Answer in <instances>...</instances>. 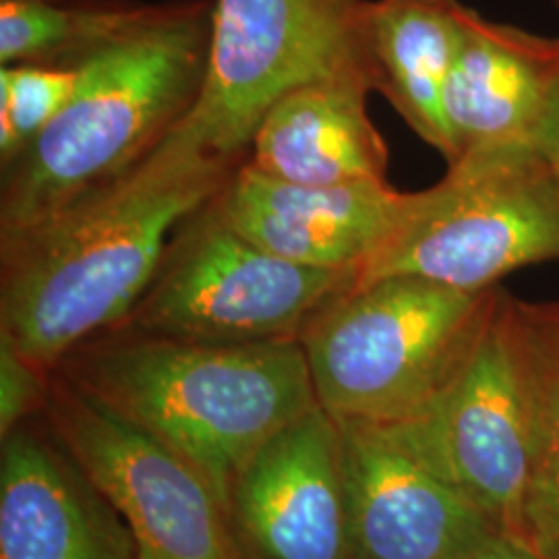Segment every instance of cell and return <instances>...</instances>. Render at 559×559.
Here are the masks:
<instances>
[{"mask_svg":"<svg viewBox=\"0 0 559 559\" xmlns=\"http://www.w3.org/2000/svg\"><path fill=\"white\" fill-rule=\"evenodd\" d=\"M242 160L191 117L119 179L23 230L0 235V334L52 373L78 346L131 318L182 222Z\"/></svg>","mask_w":559,"mask_h":559,"instance_id":"1","label":"cell"},{"mask_svg":"<svg viewBox=\"0 0 559 559\" xmlns=\"http://www.w3.org/2000/svg\"><path fill=\"white\" fill-rule=\"evenodd\" d=\"M57 371L193 462L224 503L261 445L320 406L299 340L205 344L117 328Z\"/></svg>","mask_w":559,"mask_h":559,"instance_id":"2","label":"cell"},{"mask_svg":"<svg viewBox=\"0 0 559 559\" xmlns=\"http://www.w3.org/2000/svg\"><path fill=\"white\" fill-rule=\"evenodd\" d=\"M210 11L203 4L150 7L81 60L69 104L2 168L0 235L119 179L195 110L207 71Z\"/></svg>","mask_w":559,"mask_h":559,"instance_id":"3","label":"cell"},{"mask_svg":"<svg viewBox=\"0 0 559 559\" xmlns=\"http://www.w3.org/2000/svg\"><path fill=\"white\" fill-rule=\"evenodd\" d=\"M498 297L419 276L350 286L300 334L318 404L340 423L413 419L459 378Z\"/></svg>","mask_w":559,"mask_h":559,"instance_id":"4","label":"cell"},{"mask_svg":"<svg viewBox=\"0 0 559 559\" xmlns=\"http://www.w3.org/2000/svg\"><path fill=\"white\" fill-rule=\"evenodd\" d=\"M559 260V182L535 145L466 154L408 203L359 282L419 276L480 293L514 270Z\"/></svg>","mask_w":559,"mask_h":559,"instance_id":"5","label":"cell"},{"mask_svg":"<svg viewBox=\"0 0 559 559\" xmlns=\"http://www.w3.org/2000/svg\"><path fill=\"white\" fill-rule=\"evenodd\" d=\"M357 280L267 253L222 221L210 200L177 228L120 328L205 344L299 340L321 307Z\"/></svg>","mask_w":559,"mask_h":559,"instance_id":"6","label":"cell"},{"mask_svg":"<svg viewBox=\"0 0 559 559\" xmlns=\"http://www.w3.org/2000/svg\"><path fill=\"white\" fill-rule=\"evenodd\" d=\"M367 0H214L207 71L189 115L207 143L245 160L282 94L344 71H369Z\"/></svg>","mask_w":559,"mask_h":559,"instance_id":"7","label":"cell"},{"mask_svg":"<svg viewBox=\"0 0 559 559\" xmlns=\"http://www.w3.org/2000/svg\"><path fill=\"white\" fill-rule=\"evenodd\" d=\"M40 419L127 522L141 559H242L221 493L166 441L57 369Z\"/></svg>","mask_w":559,"mask_h":559,"instance_id":"8","label":"cell"},{"mask_svg":"<svg viewBox=\"0 0 559 559\" xmlns=\"http://www.w3.org/2000/svg\"><path fill=\"white\" fill-rule=\"evenodd\" d=\"M390 425L498 535L519 539L533 464V402L506 293L459 378L419 415Z\"/></svg>","mask_w":559,"mask_h":559,"instance_id":"9","label":"cell"},{"mask_svg":"<svg viewBox=\"0 0 559 559\" xmlns=\"http://www.w3.org/2000/svg\"><path fill=\"white\" fill-rule=\"evenodd\" d=\"M355 559H477L498 537L394 425L340 423Z\"/></svg>","mask_w":559,"mask_h":559,"instance_id":"10","label":"cell"},{"mask_svg":"<svg viewBox=\"0 0 559 559\" xmlns=\"http://www.w3.org/2000/svg\"><path fill=\"white\" fill-rule=\"evenodd\" d=\"M242 559H355L338 420L321 406L261 445L233 480Z\"/></svg>","mask_w":559,"mask_h":559,"instance_id":"11","label":"cell"},{"mask_svg":"<svg viewBox=\"0 0 559 559\" xmlns=\"http://www.w3.org/2000/svg\"><path fill=\"white\" fill-rule=\"evenodd\" d=\"M212 203L222 221L267 253L360 278L394 235L408 193L388 180L297 185L242 160Z\"/></svg>","mask_w":559,"mask_h":559,"instance_id":"12","label":"cell"},{"mask_svg":"<svg viewBox=\"0 0 559 559\" xmlns=\"http://www.w3.org/2000/svg\"><path fill=\"white\" fill-rule=\"evenodd\" d=\"M0 441V559H141L127 522L40 417Z\"/></svg>","mask_w":559,"mask_h":559,"instance_id":"13","label":"cell"},{"mask_svg":"<svg viewBox=\"0 0 559 559\" xmlns=\"http://www.w3.org/2000/svg\"><path fill=\"white\" fill-rule=\"evenodd\" d=\"M558 90L559 38L485 20L464 4L443 85L452 162L480 150L535 145Z\"/></svg>","mask_w":559,"mask_h":559,"instance_id":"14","label":"cell"},{"mask_svg":"<svg viewBox=\"0 0 559 559\" xmlns=\"http://www.w3.org/2000/svg\"><path fill=\"white\" fill-rule=\"evenodd\" d=\"M371 90L369 71H344L282 94L261 117L245 162L311 187L388 180V150L367 115Z\"/></svg>","mask_w":559,"mask_h":559,"instance_id":"15","label":"cell"},{"mask_svg":"<svg viewBox=\"0 0 559 559\" xmlns=\"http://www.w3.org/2000/svg\"><path fill=\"white\" fill-rule=\"evenodd\" d=\"M460 0H367L365 34L376 90L445 162L454 145L443 115V85L462 32Z\"/></svg>","mask_w":559,"mask_h":559,"instance_id":"16","label":"cell"},{"mask_svg":"<svg viewBox=\"0 0 559 559\" xmlns=\"http://www.w3.org/2000/svg\"><path fill=\"white\" fill-rule=\"evenodd\" d=\"M508 311L533 402V464L516 543L559 559V302L508 295Z\"/></svg>","mask_w":559,"mask_h":559,"instance_id":"17","label":"cell"},{"mask_svg":"<svg viewBox=\"0 0 559 559\" xmlns=\"http://www.w3.org/2000/svg\"><path fill=\"white\" fill-rule=\"evenodd\" d=\"M147 9L112 2L0 0V64H80Z\"/></svg>","mask_w":559,"mask_h":559,"instance_id":"18","label":"cell"},{"mask_svg":"<svg viewBox=\"0 0 559 559\" xmlns=\"http://www.w3.org/2000/svg\"><path fill=\"white\" fill-rule=\"evenodd\" d=\"M80 80L78 64H4L0 69V164L7 168L59 117Z\"/></svg>","mask_w":559,"mask_h":559,"instance_id":"19","label":"cell"},{"mask_svg":"<svg viewBox=\"0 0 559 559\" xmlns=\"http://www.w3.org/2000/svg\"><path fill=\"white\" fill-rule=\"evenodd\" d=\"M50 373L25 359L15 344L0 334V440L27 420L40 417Z\"/></svg>","mask_w":559,"mask_h":559,"instance_id":"20","label":"cell"},{"mask_svg":"<svg viewBox=\"0 0 559 559\" xmlns=\"http://www.w3.org/2000/svg\"><path fill=\"white\" fill-rule=\"evenodd\" d=\"M535 147L539 150L540 156L551 166L554 175L559 182V90L556 98L551 102L547 117L540 124Z\"/></svg>","mask_w":559,"mask_h":559,"instance_id":"21","label":"cell"},{"mask_svg":"<svg viewBox=\"0 0 559 559\" xmlns=\"http://www.w3.org/2000/svg\"><path fill=\"white\" fill-rule=\"evenodd\" d=\"M477 559H539L533 556L526 547H522L516 540L508 539L498 535L496 539L491 540L483 551H480Z\"/></svg>","mask_w":559,"mask_h":559,"instance_id":"22","label":"cell"},{"mask_svg":"<svg viewBox=\"0 0 559 559\" xmlns=\"http://www.w3.org/2000/svg\"><path fill=\"white\" fill-rule=\"evenodd\" d=\"M558 4H559V0H558Z\"/></svg>","mask_w":559,"mask_h":559,"instance_id":"23","label":"cell"}]
</instances>
